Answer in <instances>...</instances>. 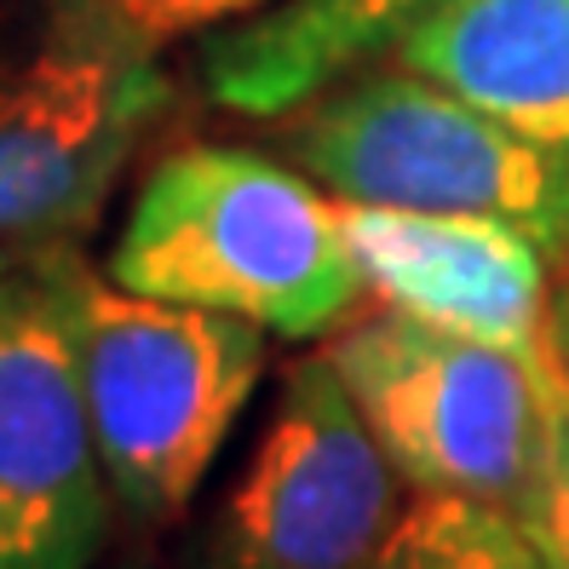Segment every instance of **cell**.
<instances>
[{
    "mask_svg": "<svg viewBox=\"0 0 569 569\" xmlns=\"http://www.w3.org/2000/svg\"><path fill=\"white\" fill-rule=\"evenodd\" d=\"M104 271L127 293L248 317L282 340L351 322L362 288L340 202L277 156L190 144L161 156L110 242Z\"/></svg>",
    "mask_w": 569,
    "mask_h": 569,
    "instance_id": "6da1fadb",
    "label": "cell"
},
{
    "mask_svg": "<svg viewBox=\"0 0 569 569\" xmlns=\"http://www.w3.org/2000/svg\"><path fill=\"white\" fill-rule=\"evenodd\" d=\"M76 346L116 507L139 523H173L264 375V328L127 293L81 264Z\"/></svg>",
    "mask_w": 569,
    "mask_h": 569,
    "instance_id": "7a4b0ae2",
    "label": "cell"
},
{
    "mask_svg": "<svg viewBox=\"0 0 569 569\" xmlns=\"http://www.w3.org/2000/svg\"><path fill=\"white\" fill-rule=\"evenodd\" d=\"M288 150L340 202L483 213L523 224L541 248L569 242V150L523 139L403 63L317 92Z\"/></svg>",
    "mask_w": 569,
    "mask_h": 569,
    "instance_id": "3957f363",
    "label": "cell"
},
{
    "mask_svg": "<svg viewBox=\"0 0 569 569\" xmlns=\"http://www.w3.org/2000/svg\"><path fill=\"white\" fill-rule=\"evenodd\" d=\"M328 362L340 368L391 472L415 495H460L512 518L523 512L541 466L547 362L403 311L346 322L328 346Z\"/></svg>",
    "mask_w": 569,
    "mask_h": 569,
    "instance_id": "277c9868",
    "label": "cell"
},
{
    "mask_svg": "<svg viewBox=\"0 0 569 569\" xmlns=\"http://www.w3.org/2000/svg\"><path fill=\"white\" fill-rule=\"evenodd\" d=\"M76 282L63 242L0 277V569H87L110 541L116 489L87 409Z\"/></svg>",
    "mask_w": 569,
    "mask_h": 569,
    "instance_id": "5b68a950",
    "label": "cell"
},
{
    "mask_svg": "<svg viewBox=\"0 0 569 569\" xmlns=\"http://www.w3.org/2000/svg\"><path fill=\"white\" fill-rule=\"evenodd\" d=\"M397 478L340 368H288L259 443L208 529L202 569H368L397 512Z\"/></svg>",
    "mask_w": 569,
    "mask_h": 569,
    "instance_id": "8992f818",
    "label": "cell"
},
{
    "mask_svg": "<svg viewBox=\"0 0 569 569\" xmlns=\"http://www.w3.org/2000/svg\"><path fill=\"white\" fill-rule=\"evenodd\" d=\"M167 81L150 41L98 7L0 92V237L58 248L104 208Z\"/></svg>",
    "mask_w": 569,
    "mask_h": 569,
    "instance_id": "52a82bcc",
    "label": "cell"
},
{
    "mask_svg": "<svg viewBox=\"0 0 569 569\" xmlns=\"http://www.w3.org/2000/svg\"><path fill=\"white\" fill-rule=\"evenodd\" d=\"M340 224L357 253L362 288L386 311L518 351L529 362H547L558 351L547 248L523 224L368 202H340Z\"/></svg>",
    "mask_w": 569,
    "mask_h": 569,
    "instance_id": "ba28073f",
    "label": "cell"
},
{
    "mask_svg": "<svg viewBox=\"0 0 569 569\" xmlns=\"http://www.w3.org/2000/svg\"><path fill=\"white\" fill-rule=\"evenodd\" d=\"M391 58L523 139L569 150V0H438Z\"/></svg>",
    "mask_w": 569,
    "mask_h": 569,
    "instance_id": "9c48e42d",
    "label": "cell"
},
{
    "mask_svg": "<svg viewBox=\"0 0 569 569\" xmlns=\"http://www.w3.org/2000/svg\"><path fill=\"white\" fill-rule=\"evenodd\" d=\"M438 0H288L230 36H213L202 52V81L213 104L271 121L306 110L317 92L368 70L397 36Z\"/></svg>",
    "mask_w": 569,
    "mask_h": 569,
    "instance_id": "30bf717a",
    "label": "cell"
},
{
    "mask_svg": "<svg viewBox=\"0 0 569 569\" xmlns=\"http://www.w3.org/2000/svg\"><path fill=\"white\" fill-rule=\"evenodd\" d=\"M368 569H547V558L512 512L460 495H415Z\"/></svg>",
    "mask_w": 569,
    "mask_h": 569,
    "instance_id": "8fae6325",
    "label": "cell"
},
{
    "mask_svg": "<svg viewBox=\"0 0 569 569\" xmlns=\"http://www.w3.org/2000/svg\"><path fill=\"white\" fill-rule=\"evenodd\" d=\"M541 466L523 500V535L535 541V552L547 558V569H569V368L563 357L547 362V386H541Z\"/></svg>",
    "mask_w": 569,
    "mask_h": 569,
    "instance_id": "7c38bea8",
    "label": "cell"
},
{
    "mask_svg": "<svg viewBox=\"0 0 569 569\" xmlns=\"http://www.w3.org/2000/svg\"><path fill=\"white\" fill-rule=\"evenodd\" d=\"M104 7L132 29V36H144L156 47V41L190 36V29H208L219 18H242V12L264 7V0H104Z\"/></svg>",
    "mask_w": 569,
    "mask_h": 569,
    "instance_id": "4fadbf2b",
    "label": "cell"
},
{
    "mask_svg": "<svg viewBox=\"0 0 569 569\" xmlns=\"http://www.w3.org/2000/svg\"><path fill=\"white\" fill-rule=\"evenodd\" d=\"M552 346H558V357H563V368H569V288L552 299Z\"/></svg>",
    "mask_w": 569,
    "mask_h": 569,
    "instance_id": "5bb4252c",
    "label": "cell"
},
{
    "mask_svg": "<svg viewBox=\"0 0 569 569\" xmlns=\"http://www.w3.org/2000/svg\"><path fill=\"white\" fill-rule=\"evenodd\" d=\"M12 271V259H7V248H0V277H7Z\"/></svg>",
    "mask_w": 569,
    "mask_h": 569,
    "instance_id": "9a60e30c",
    "label": "cell"
}]
</instances>
